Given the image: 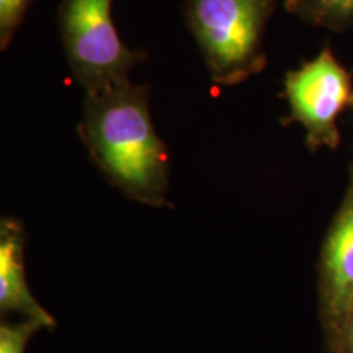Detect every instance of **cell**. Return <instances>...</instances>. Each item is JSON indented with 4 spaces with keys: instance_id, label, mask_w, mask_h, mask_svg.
Segmentation results:
<instances>
[{
    "instance_id": "6da1fadb",
    "label": "cell",
    "mask_w": 353,
    "mask_h": 353,
    "mask_svg": "<svg viewBox=\"0 0 353 353\" xmlns=\"http://www.w3.org/2000/svg\"><path fill=\"white\" fill-rule=\"evenodd\" d=\"M79 134L97 169L130 200L152 208L167 201L170 159L149 110V87L130 79L85 94Z\"/></svg>"
},
{
    "instance_id": "7a4b0ae2",
    "label": "cell",
    "mask_w": 353,
    "mask_h": 353,
    "mask_svg": "<svg viewBox=\"0 0 353 353\" xmlns=\"http://www.w3.org/2000/svg\"><path fill=\"white\" fill-rule=\"evenodd\" d=\"M276 0H187V23L211 81L237 85L267 65L263 34Z\"/></svg>"
},
{
    "instance_id": "3957f363",
    "label": "cell",
    "mask_w": 353,
    "mask_h": 353,
    "mask_svg": "<svg viewBox=\"0 0 353 353\" xmlns=\"http://www.w3.org/2000/svg\"><path fill=\"white\" fill-rule=\"evenodd\" d=\"M59 30L69 68L85 94H97L130 79L144 59L128 48L113 21V0H63Z\"/></svg>"
},
{
    "instance_id": "277c9868",
    "label": "cell",
    "mask_w": 353,
    "mask_h": 353,
    "mask_svg": "<svg viewBox=\"0 0 353 353\" xmlns=\"http://www.w3.org/2000/svg\"><path fill=\"white\" fill-rule=\"evenodd\" d=\"M283 95L290 107L283 123L303 126L312 152L322 148L334 151L341 145L337 120L352 103V76L329 48L286 74Z\"/></svg>"
},
{
    "instance_id": "5b68a950",
    "label": "cell",
    "mask_w": 353,
    "mask_h": 353,
    "mask_svg": "<svg viewBox=\"0 0 353 353\" xmlns=\"http://www.w3.org/2000/svg\"><path fill=\"white\" fill-rule=\"evenodd\" d=\"M319 296L324 329L327 337H332L353 304V170L341 208L322 245Z\"/></svg>"
},
{
    "instance_id": "8992f818",
    "label": "cell",
    "mask_w": 353,
    "mask_h": 353,
    "mask_svg": "<svg viewBox=\"0 0 353 353\" xmlns=\"http://www.w3.org/2000/svg\"><path fill=\"white\" fill-rule=\"evenodd\" d=\"M0 312H19L25 319H38L52 330L56 321L34 299L26 283L25 231L19 219L0 221Z\"/></svg>"
},
{
    "instance_id": "52a82bcc",
    "label": "cell",
    "mask_w": 353,
    "mask_h": 353,
    "mask_svg": "<svg viewBox=\"0 0 353 353\" xmlns=\"http://www.w3.org/2000/svg\"><path fill=\"white\" fill-rule=\"evenodd\" d=\"M286 12L330 32L353 30V0H285Z\"/></svg>"
},
{
    "instance_id": "ba28073f",
    "label": "cell",
    "mask_w": 353,
    "mask_h": 353,
    "mask_svg": "<svg viewBox=\"0 0 353 353\" xmlns=\"http://www.w3.org/2000/svg\"><path fill=\"white\" fill-rule=\"evenodd\" d=\"M39 329L46 327L38 319L2 322L0 324V353H25L26 345Z\"/></svg>"
},
{
    "instance_id": "9c48e42d",
    "label": "cell",
    "mask_w": 353,
    "mask_h": 353,
    "mask_svg": "<svg viewBox=\"0 0 353 353\" xmlns=\"http://www.w3.org/2000/svg\"><path fill=\"white\" fill-rule=\"evenodd\" d=\"M30 0H0V48L7 50L23 20Z\"/></svg>"
},
{
    "instance_id": "30bf717a",
    "label": "cell",
    "mask_w": 353,
    "mask_h": 353,
    "mask_svg": "<svg viewBox=\"0 0 353 353\" xmlns=\"http://www.w3.org/2000/svg\"><path fill=\"white\" fill-rule=\"evenodd\" d=\"M329 345L332 353H353V304L341 327L329 337Z\"/></svg>"
},
{
    "instance_id": "8fae6325",
    "label": "cell",
    "mask_w": 353,
    "mask_h": 353,
    "mask_svg": "<svg viewBox=\"0 0 353 353\" xmlns=\"http://www.w3.org/2000/svg\"><path fill=\"white\" fill-rule=\"evenodd\" d=\"M352 107H353V95H352Z\"/></svg>"
},
{
    "instance_id": "7c38bea8",
    "label": "cell",
    "mask_w": 353,
    "mask_h": 353,
    "mask_svg": "<svg viewBox=\"0 0 353 353\" xmlns=\"http://www.w3.org/2000/svg\"><path fill=\"white\" fill-rule=\"evenodd\" d=\"M350 170H353V165H352V169H350Z\"/></svg>"
}]
</instances>
